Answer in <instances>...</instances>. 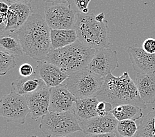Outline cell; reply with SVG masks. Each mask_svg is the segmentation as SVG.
<instances>
[{"instance_id":"1","label":"cell","mask_w":155,"mask_h":137,"mask_svg":"<svg viewBox=\"0 0 155 137\" xmlns=\"http://www.w3.org/2000/svg\"><path fill=\"white\" fill-rule=\"evenodd\" d=\"M51 29L40 15L32 13L27 21L14 34L19 39L24 53L33 60H45L52 50Z\"/></svg>"},{"instance_id":"2","label":"cell","mask_w":155,"mask_h":137,"mask_svg":"<svg viewBox=\"0 0 155 137\" xmlns=\"http://www.w3.org/2000/svg\"><path fill=\"white\" fill-rule=\"evenodd\" d=\"M97 97L99 101L110 103L113 106L131 104L141 109L147 108L135 83L126 71L120 77H115L111 73L105 77Z\"/></svg>"},{"instance_id":"3","label":"cell","mask_w":155,"mask_h":137,"mask_svg":"<svg viewBox=\"0 0 155 137\" xmlns=\"http://www.w3.org/2000/svg\"><path fill=\"white\" fill-rule=\"evenodd\" d=\"M95 52L96 50L77 40L68 46L51 50L45 61L58 66L69 75L86 69Z\"/></svg>"},{"instance_id":"4","label":"cell","mask_w":155,"mask_h":137,"mask_svg":"<svg viewBox=\"0 0 155 137\" xmlns=\"http://www.w3.org/2000/svg\"><path fill=\"white\" fill-rule=\"evenodd\" d=\"M95 16L93 13H77L75 30L79 41L97 50L110 46V33L108 21H98Z\"/></svg>"},{"instance_id":"5","label":"cell","mask_w":155,"mask_h":137,"mask_svg":"<svg viewBox=\"0 0 155 137\" xmlns=\"http://www.w3.org/2000/svg\"><path fill=\"white\" fill-rule=\"evenodd\" d=\"M39 128L46 137L69 136L83 132L79 120L72 112L48 113L41 118Z\"/></svg>"},{"instance_id":"6","label":"cell","mask_w":155,"mask_h":137,"mask_svg":"<svg viewBox=\"0 0 155 137\" xmlns=\"http://www.w3.org/2000/svg\"><path fill=\"white\" fill-rule=\"evenodd\" d=\"M104 79L86 68L70 74L65 84L77 99H83L97 96Z\"/></svg>"},{"instance_id":"7","label":"cell","mask_w":155,"mask_h":137,"mask_svg":"<svg viewBox=\"0 0 155 137\" xmlns=\"http://www.w3.org/2000/svg\"><path fill=\"white\" fill-rule=\"evenodd\" d=\"M77 13L68 2L56 3L45 7L44 19L50 29L71 30L75 29Z\"/></svg>"},{"instance_id":"8","label":"cell","mask_w":155,"mask_h":137,"mask_svg":"<svg viewBox=\"0 0 155 137\" xmlns=\"http://www.w3.org/2000/svg\"><path fill=\"white\" fill-rule=\"evenodd\" d=\"M30 113L27 97L11 90L10 93L3 96L0 101V114L7 122L20 124L25 123Z\"/></svg>"},{"instance_id":"9","label":"cell","mask_w":155,"mask_h":137,"mask_svg":"<svg viewBox=\"0 0 155 137\" xmlns=\"http://www.w3.org/2000/svg\"><path fill=\"white\" fill-rule=\"evenodd\" d=\"M119 62L116 51L108 47L96 50L95 54L88 64L87 69L102 77H106L118 68Z\"/></svg>"},{"instance_id":"10","label":"cell","mask_w":155,"mask_h":137,"mask_svg":"<svg viewBox=\"0 0 155 137\" xmlns=\"http://www.w3.org/2000/svg\"><path fill=\"white\" fill-rule=\"evenodd\" d=\"M134 71L139 74H155V54L146 52L139 44L128 47L127 50Z\"/></svg>"},{"instance_id":"11","label":"cell","mask_w":155,"mask_h":137,"mask_svg":"<svg viewBox=\"0 0 155 137\" xmlns=\"http://www.w3.org/2000/svg\"><path fill=\"white\" fill-rule=\"evenodd\" d=\"M50 91L49 112H73L77 99L68 89L65 84L51 87Z\"/></svg>"},{"instance_id":"12","label":"cell","mask_w":155,"mask_h":137,"mask_svg":"<svg viewBox=\"0 0 155 137\" xmlns=\"http://www.w3.org/2000/svg\"><path fill=\"white\" fill-rule=\"evenodd\" d=\"M32 14L31 4L15 3L9 5L7 13L5 27L2 33H14L27 21Z\"/></svg>"},{"instance_id":"13","label":"cell","mask_w":155,"mask_h":137,"mask_svg":"<svg viewBox=\"0 0 155 137\" xmlns=\"http://www.w3.org/2000/svg\"><path fill=\"white\" fill-rule=\"evenodd\" d=\"M118 120L111 112L105 116H98L79 123L83 132L86 135L114 132Z\"/></svg>"},{"instance_id":"14","label":"cell","mask_w":155,"mask_h":137,"mask_svg":"<svg viewBox=\"0 0 155 137\" xmlns=\"http://www.w3.org/2000/svg\"><path fill=\"white\" fill-rule=\"evenodd\" d=\"M35 73L49 88L61 84L69 77L61 69L45 60L38 61Z\"/></svg>"},{"instance_id":"15","label":"cell","mask_w":155,"mask_h":137,"mask_svg":"<svg viewBox=\"0 0 155 137\" xmlns=\"http://www.w3.org/2000/svg\"><path fill=\"white\" fill-rule=\"evenodd\" d=\"M48 86H45L37 92L25 96L31 118L33 120H37L49 113L50 101V91Z\"/></svg>"},{"instance_id":"16","label":"cell","mask_w":155,"mask_h":137,"mask_svg":"<svg viewBox=\"0 0 155 137\" xmlns=\"http://www.w3.org/2000/svg\"><path fill=\"white\" fill-rule=\"evenodd\" d=\"M46 86L45 83L35 71L34 75L31 77H23L20 76L12 83V90L19 94L27 96L35 93Z\"/></svg>"},{"instance_id":"17","label":"cell","mask_w":155,"mask_h":137,"mask_svg":"<svg viewBox=\"0 0 155 137\" xmlns=\"http://www.w3.org/2000/svg\"><path fill=\"white\" fill-rule=\"evenodd\" d=\"M135 83L142 100L146 104L155 103V74L137 73Z\"/></svg>"},{"instance_id":"18","label":"cell","mask_w":155,"mask_h":137,"mask_svg":"<svg viewBox=\"0 0 155 137\" xmlns=\"http://www.w3.org/2000/svg\"><path fill=\"white\" fill-rule=\"evenodd\" d=\"M99 102L97 96L78 99L76 100L73 113L79 121H83L98 116L97 106Z\"/></svg>"},{"instance_id":"19","label":"cell","mask_w":155,"mask_h":137,"mask_svg":"<svg viewBox=\"0 0 155 137\" xmlns=\"http://www.w3.org/2000/svg\"><path fill=\"white\" fill-rule=\"evenodd\" d=\"M50 38L52 50H58L68 46L78 40L75 29H71V30L51 29Z\"/></svg>"},{"instance_id":"20","label":"cell","mask_w":155,"mask_h":137,"mask_svg":"<svg viewBox=\"0 0 155 137\" xmlns=\"http://www.w3.org/2000/svg\"><path fill=\"white\" fill-rule=\"evenodd\" d=\"M0 49L15 57L23 56L24 53L19 40L14 33H2L0 37Z\"/></svg>"},{"instance_id":"21","label":"cell","mask_w":155,"mask_h":137,"mask_svg":"<svg viewBox=\"0 0 155 137\" xmlns=\"http://www.w3.org/2000/svg\"><path fill=\"white\" fill-rule=\"evenodd\" d=\"M111 113L118 121L123 120L136 121L143 117V109L131 104H122L115 106Z\"/></svg>"},{"instance_id":"22","label":"cell","mask_w":155,"mask_h":137,"mask_svg":"<svg viewBox=\"0 0 155 137\" xmlns=\"http://www.w3.org/2000/svg\"><path fill=\"white\" fill-rule=\"evenodd\" d=\"M155 109L151 111L145 116L143 117L139 125L137 137H155V131L153 125V119Z\"/></svg>"},{"instance_id":"23","label":"cell","mask_w":155,"mask_h":137,"mask_svg":"<svg viewBox=\"0 0 155 137\" xmlns=\"http://www.w3.org/2000/svg\"><path fill=\"white\" fill-rule=\"evenodd\" d=\"M139 127L134 120L118 121L115 132L116 137H134L137 135Z\"/></svg>"},{"instance_id":"24","label":"cell","mask_w":155,"mask_h":137,"mask_svg":"<svg viewBox=\"0 0 155 137\" xmlns=\"http://www.w3.org/2000/svg\"><path fill=\"white\" fill-rule=\"evenodd\" d=\"M15 57L4 51H0V75L4 76L16 66Z\"/></svg>"},{"instance_id":"25","label":"cell","mask_w":155,"mask_h":137,"mask_svg":"<svg viewBox=\"0 0 155 137\" xmlns=\"http://www.w3.org/2000/svg\"><path fill=\"white\" fill-rule=\"evenodd\" d=\"M91 1L92 0H68V3L77 13L88 14L89 13L88 5Z\"/></svg>"},{"instance_id":"26","label":"cell","mask_w":155,"mask_h":137,"mask_svg":"<svg viewBox=\"0 0 155 137\" xmlns=\"http://www.w3.org/2000/svg\"><path fill=\"white\" fill-rule=\"evenodd\" d=\"M113 106L110 103L105 102L103 101H99L97 106V113L98 116L103 117L106 116L112 112Z\"/></svg>"},{"instance_id":"27","label":"cell","mask_w":155,"mask_h":137,"mask_svg":"<svg viewBox=\"0 0 155 137\" xmlns=\"http://www.w3.org/2000/svg\"><path fill=\"white\" fill-rule=\"evenodd\" d=\"M20 76L23 77H28L34 75L35 70L33 69V67L28 63L22 64L19 69Z\"/></svg>"},{"instance_id":"28","label":"cell","mask_w":155,"mask_h":137,"mask_svg":"<svg viewBox=\"0 0 155 137\" xmlns=\"http://www.w3.org/2000/svg\"><path fill=\"white\" fill-rule=\"evenodd\" d=\"M142 47L146 52L150 54H155V39L153 38L146 39L143 42Z\"/></svg>"},{"instance_id":"29","label":"cell","mask_w":155,"mask_h":137,"mask_svg":"<svg viewBox=\"0 0 155 137\" xmlns=\"http://www.w3.org/2000/svg\"><path fill=\"white\" fill-rule=\"evenodd\" d=\"M85 137H116L115 132L103 133V134H93L87 135Z\"/></svg>"},{"instance_id":"30","label":"cell","mask_w":155,"mask_h":137,"mask_svg":"<svg viewBox=\"0 0 155 137\" xmlns=\"http://www.w3.org/2000/svg\"><path fill=\"white\" fill-rule=\"evenodd\" d=\"M9 9V5L8 3L3 1H1L0 2V12L1 13H7Z\"/></svg>"},{"instance_id":"31","label":"cell","mask_w":155,"mask_h":137,"mask_svg":"<svg viewBox=\"0 0 155 137\" xmlns=\"http://www.w3.org/2000/svg\"><path fill=\"white\" fill-rule=\"evenodd\" d=\"M6 3H8L9 5L12 4V3H28V4H31V3L33 0H1Z\"/></svg>"},{"instance_id":"32","label":"cell","mask_w":155,"mask_h":137,"mask_svg":"<svg viewBox=\"0 0 155 137\" xmlns=\"http://www.w3.org/2000/svg\"><path fill=\"white\" fill-rule=\"evenodd\" d=\"M95 18H96V20L98 21H100V22H102L105 21V15H104V12H102L101 13L98 14L97 15L95 16Z\"/></svg>"},{"instance_id":"33","label":"cell","mask_w":155,"mask_h":137,"mask_svg":"<svg viewBox=\"0 0 155 137\" xmlns=\"http://www.w3.org/2000/svg\"><path fill=\"white\" fill-rule=\"evenodd\" d=\"M42 1L45 2H48V3H52V4L68 2V0H42Z\"/></svg>"},{"instance_id":"34","label":"cell","mask_w":155,"mask_h":137,"mask_svg":"<svg viewBox=\"0 0 155 137\" xmlns=\"http://www.w3.org/2000/svg\"><path fill=\"white\" fill-rule=\"evenodd\" d=\"M153 125H154V131H155V115H154V119H153Z\"/></svg>"},{"instance_id":"35","label":"cell","mask_w":155,"mask_h":137,"mask_svg":"<svg viewBox=\"0 0 155 137\" xmlns=\"http://www.w3.org/2000/svg\"><path fill=\"white\" fill-rule=\"evenodd\" d=\"M27 137H38V136H36V135H30V136H28Z\"/></svg>"},{"instance_id":"36","label":"cell","mask_w":155,"mask_h":137,"mask_svg":"<svg viewBox=\"0 0 155 137\" xmlns=\"http://www.w3.org/2000/svg\"><path fill=\"white\" fill-rule=\"evenodd\" d=\"M56 137H70L69 136H56Z\"/></svg>"}]
</instances>
